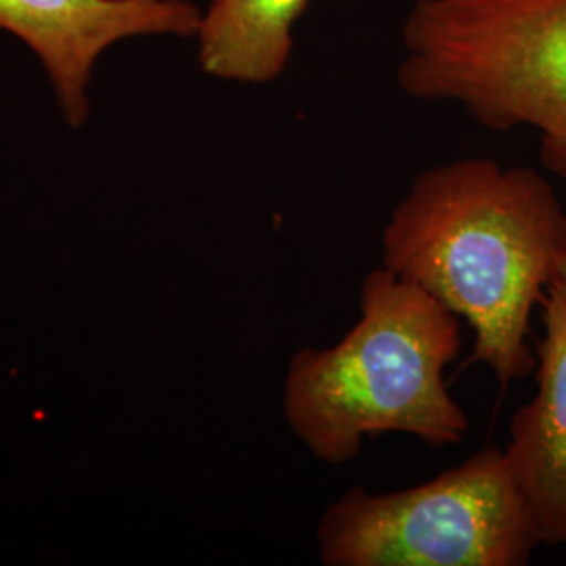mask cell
Wrapping results in <instances>:
<instances>
[{
  "label": "cell",
  "mask_w": 566,
  "mask_h": 566,
  "mask_svg": "<svg viewBox=\"0 0 566 566\" xmlns=\"http://www.w3.org/2000/svg\"><path fill=\"white\" fill-rule=\"evenodd\" d=\"M325 566H525L539 546L504 451L486 447L422 485L350 486L317 525Z\"/></svg>",
  "instance_id": "cell-4"
},
{
  "label": "cell",
  "mask_w": 566,
  "mask_h": 566,
  "mask_svg": "<svg viewBox=\"0 0 566 566\" xmlns=\"http://www.w3.org/2000/svg\"><path fill=\"white\" fill-rule=\"evenodd\" d=\"M361 317L340 343L301 348L283 380V416L325 464L355 460L367 437L403 432L458 446L470 428L446 382L462 325L446 304L388 269L367 273Z\"/></svg>",
  "instance_id": "cell-2"
},
{
  "label": "cell",
  "mask_w": 566,
  "mask_h": 566,
  "mask_svg": "<svg viewBox=\"0 0 566 566\" xmlns=\"http://www.w3.org/2000/svg\"><path fill=\"white\" fill-rule=\"evenodd\" d=\"M566 263V212L533 168L465 158L422 172L390 212L382 266L416 283L474 334L465 365L506 388L531 376L528 325Z\"/></svg>",
  "instance_id": "cell-1"
},
{
  "label": "cell",
  "mask_w": 566,
  "mask_h": 566,
  "mask_svg": "<svg viewBox=\"0 0 566 566\" xmlns=\"http://www.w3.org/2000/svg\"><path fill=\"white\" fill-rule=\"evenodd\" d=\"M202 11L191 0H0V30L42 61L63 118H88V84L103 51L135 36H198Z\"/></svg>",
  "instance_id": "cell-5"
},
{
  "label": "cell",
  "mask_w": 566,
  "mask_h": 566,
  "mask_svg": "<svg viewBox=\"0 0 566 566\" xmlns=\"http://www.w3.org/2000/svg\"><path fill=\"white\" fill-rule=\"evenodd\" d=\"M401 41L405 95L455 103L491 130L533 128L566 179V0H416Z\"/></svg>",
  "instance_id": "cell-3"
},
{
  "label": "cell",
  "mask_w": 566,
  "mask_h": 566,
  "mask_svg": "<svg viewBox=\"0 0 566 566\" xmlns=\"http://www.w3.org/2000/svg\"><path fill=\"white\" fill-rule=\"evenodd\" d=\"M308 0H210L198 30L208 76L243 84L280 78L294 51V28Z\"/></svg>",
  "instance_id": "cell-7"
},
{
  "label": "cell",
  "mask_w": 566,
  "mask_h": 566,
  "mask_svg": "<svg viewBox=\"0 0 566 566\" xmlns=\"http://www.w3.org/2000/svg\"><path fill=\"white\" fill-rule=\"evenodd\" d=\"M537 392L510 422L507 468L539 546L566 549V263L542 298Z\"/></svg>",
  "instance_id": "cell-6"
}]
</instances>
